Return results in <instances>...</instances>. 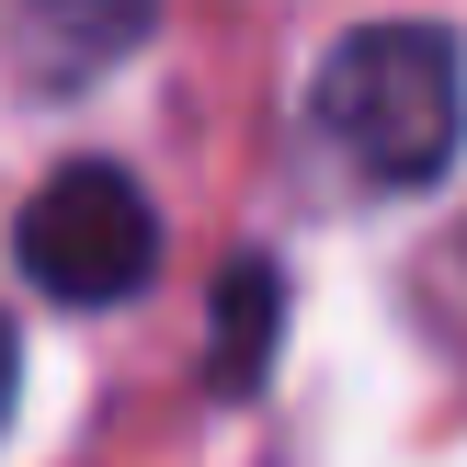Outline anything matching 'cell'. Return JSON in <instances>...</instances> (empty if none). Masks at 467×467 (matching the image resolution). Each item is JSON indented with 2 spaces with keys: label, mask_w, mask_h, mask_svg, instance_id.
Segmentation results:
<instances>
[{
  "label": "cell",
  "mask_w": 467,
  "mask_h": 467,
  "mask_svg": "<svg viewBox=\"0 0 467 467\" xmlns=\"http://www.w3.org/2000/svg\"><path fill=\"white\" fill-rule=\"evenodd\" d=\"M308 114L365 194H422L467 149V46L445 23H365L319 57Z\"/></svg>",
  "instance_id": "obj_1"
},
{
  "label": "cell",
  "mask_w": 467,
  "mask_h": 467,
  "mask_svg": "<svg viewBox=\"0 0 467 467\" xmlns=\"http://www.w3.org/2000/svg\"><path fill=\"white\" fill-rule=\"evenodd\" d=\"M12 251H23V274H35L57 308H126L160 274V217H149V194H137L126 160H68V171H46L35 194H23Z\"/></svg>",
  "instance_id": "obj_2"
},
{
  "label": "cell",
  "mask_w": 467,
  "mask_h": 467,
  "mask_svg": "<svg viewBox=\"0 0 467 467\" xmlns=\"http://www.w3.org/2000/svg\"><path fill=\"white\" fill-rule=\"evenodd\" d=\"M160 35V0H23V80L35 91H91Z\"/></svg>",
  "instance_id": "obj_3"
},
{
  "label": "cell",
  "mask_w": 467,
  "mask_h": 467,
  "mask_svg": "<svg viewBox=\"0 0 467 467\" xmlns=\"http://www.w3.org/2000/svg\"><path fill=\"white\" fill-rule=\"evenodd\" d=\"M274 331H285V274L251 251V263H228V274H217V342H205V377H217L228 400H240V388H263Z\"/></svg>",
  "instance_id": "obj_4"
},
{
  "label": "cell",
  "mask_w": 467,
  "mask_h": 467,
  "mask_svg": "<svg viewBox=\"0 0 467 467\" xmlns=\"http://www.w3.org/2000/svg\"><path fill=\"white\" fill-rule=\"evenodd\" d=\"M12 388H23V342H12V319H0V422H12Z\"/></svg>",
  "instance_id": "obj_5"
}]
</instances>
